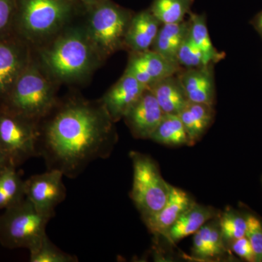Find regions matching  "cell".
<instances>
[{
	"label": "cell",
	"instance_id": "6da1fadb",
	"mask_svg": "<svg viewBox=\"0 0 262 262\" xmlns=\"http://www.w3.org/2000/svg\"><path fill=\"white\" fill-rule=\"evenodd\" d=\"M38 124L37 156L48 170L75 179L94 160L108 158L117 142L111 117L100 101L74 98L58 104Z\"/></svg>",
	"mask_w": 262,
	"mask_h": 262
},
{
	"label": "cell",
	"instance_id": "7a4b0ae2",
	"mask_svg": "<svg viewBox=\"0 0 262 262\" xmlns=\"http://www.w3.org/2000/svg\"><path fill=\"white\" fill-rule=\"evenodd\" d=\"M39 63L53 81L77 82L89 77L103 61L84 27L65 29L41 46Z\"/></svg>",
	"mask_w": 262,
	"mask_h": 262
},
{
	"label": "cell",
	"instance_id": "3957f363",
	"mask_svg": "<svg viewBox=\"0 0 262 262\" xmlns=\"http://www.w3.org/2000/svg\"><path fill=\"white\" fill-rule=\"evenodd\" d=\"M53 82L39 62L31 57L0 107L38 123L58 103Z\"/></svg>",
	"mask_w": 262,
	"mask_h": 262
},
{
	"label": "cell",
	"instance_id": "277c9868",
	"mask_svg": "<svg viewBox=\"0 0 262 262\" xmlns=\"http://www.w3.org/2000/svg\"><path fill=\"white\" fill-rule=\"evenodd\" d=\"M72 10L71 0H18L15 30L27 44L42 46L63 30Z\"/></svg>",
	"mask_w": 262,
	"mask_h": 262
},
{
	"label": "cell",
	"instance_id": "5b68a950",
	"mask_svg": "<svg viewBox=\"0 0 262 262\" xmlns=\"http://www.w3.org/2000/svg\"><path fill=\"white\" fill-rule=\"evenodd\" d=\"M133 15L129 10L110 0H100L92 7L84 29L101 59L123 49Z\"/></svg>",
	"mask_w": 262,
	"mask_h": 262
},
{
	"label": "cell",
	"instance_id": "8992f818",
	"mask_svg": "<svg viewBox=\"0 0 262 262\" xmlns=\"http://www.w3.org/2000/svg\"><path fill=\"white\" fill-rule=\"evenodd\" d=\"M50 220L25 198L0 214V244L10 249L29 250L46 235Z\"/></svg>",
	"mask_w": 262,
	"mask_h": 262
},
{
	"label": "cell",
	"instance_id": "52a82bcc",
	"mask_svg": "<svg viewBox=\"0 0 262 262\" xmlns=\"http://www.w3.org/2000/svg\"><path fill=\"white\" fill-rule=\"evenodd\" d=\"M134 168L130 198L142 218L160 211L168 201L170 184L165 182L156 163L149 157L132 151Z\"/></svg>",
	"mask_w": 262,
	"mask_h": 262
},
{
	"label": "cell",
	"instance_id": "ba28073f",
	"mask_svg": "<svg viewBox=\"0 0 262 262\" xmlns=\"http://www.w3.org/2000/svg\"><path fill=\"white\" fill-rule=\"evenodd\" d=\"M38 123L0 107V151L18 167L37 156Z\"/></svg>",
	"mask_w": 262,
	"mask_h": 262
},
{
	"label": "cell",
	"instance_id": "9c48e42d",
	"mask_svg": "<svg viewBox=\"0 0 262 262\" xmlns=\"http://www.w3.org/2000/svg\"><path fill=\"white\" fill-rule=\"evenodd\" d=\"M64 177L55 169L32 176L25 181V196L38 211L52 219L55 209L65 199Z\"/></svg>",
	"mask_w": 262,
	"mask_h": 262
},
{
	"label": "cell",
	"instance_id": "30bf717a",
	"mask_svg": "<svg viewBox=\"0 0 262 262\" xmlns=\"http://www.w3.org/2000/svg\"><path fill=\"white\" fill-rule=\"evenodd\" d=\"M31 57L28 44L23 39L0 37V104L10 94Z\"/></svg>",
	"mask_w": 262,
	"mask_h": 262
},
{
	"label": "cell",
	"instance_id": "8fae6325",
	"mask_svg": "<svg viewBox=\"0 0 262 262\" xmlns=\"http://www.w3.org/2000/svg\"><path fill=\"white\" fill-rule=\"evenodd\" d=\"M182 69L172 64L159 53L149 49L130 53L125 72L135 77L148 89L166 77L177 75Z\"/></svg>",
	"mask_w": 262,
	"mask_h": 262
},
{
	"label": "cell",
	"instance_id": "7c38bea8",
	"mask_svg": "<svg viewBox=\"0 0 262 262\" xmlns=\"http://www.w3.org/2000/svg\"><path fill=\"white\" fill-rule=\"evenodd\" d=\"M164 115L154 95L147 89L123 119L134 137L146 139H149Z\"/></svg>",
	"mask_w": 262,
	"mask_h": 262
},
{
	"label": "cell",
	"instance_id": "4fadbf2b",
	"mask_svg": "<svg viewBox=\"0 0 262 262\" xmlns=\"http://www.w3.org/2000/svg\"><path fill=\"white\" fill-rule=\"evenodd\" d=\"M147 88L132 75L124 72L120 80L106 93L100 102L114 122L123 118Z\"/></svg>",
	"mask_w": 262,
	"mask_h": 262
},
{
	"label": "cell",
	"instance_id": "5bb4252c",
	"mask_svg": "<svg viewBox=\"0 0 262 262\" xmlns=\"http://www.w3.org/2000/svg\"><path fill=\"white\" fill-rule=\"evenodd\" d=\"M214 63L182 69L177 74L189 101L213 106L215 97Z\"/></svg>",
	"mask_w": 262,
	"mask_h": 262
},
{
	"label": "cell",
	"instance_id": "9a60e30c",
	"mask_svg": "<svg viewBox=\"0 0 262 262\" xmlns=\"http://www.w3.org/2000/svg\"><path fill=\"white\" fill-rule=\"evenodd\" d=\"M194 203L187 192L170 185L168 199L163 208L155 214L143 220L151 233L166 237L170 227Z\"/></svg>",
	"mask_w": 262,
	"mask_h": 262
},
{
	"label": "cell",
	"instance_id": "2e32d148",
	"mask_svg": "<svg viewBox=\"0 0 262 262\" xmlns=\"http://www.w3.org/2000/svg\"><path fill=\"white\" fill-rule=\"evenodd\" d=\"M161 25L149 9L133 15L125 35L124 48L130 53L151 49Z\"/></svg>",
	"mask_w": 262,
	"mask_h": 262
},
{
	"label": "cell",
	"instance_id": "e0dca14e",
	"mask_svg": "<svg viewBox=\"0 0 262 262\" xmlns=\"http://www.w3.org/2000/svg\"><path fill=\"white\" fill-rule=\"evenodd\" d=\"M215 215L216 213L213 208L194 203L170 227L166 237L174 244L179 242L196 233L208 221L215 218Z\"/></svg>",
	"mask_w": 262,
	"mask_h": 262
},
{
	"label": "cell",
	"instance_id": "ac0fdd59",
	"mask_svg": "<svg viewBox=\"0 0 262 262\" xmlns=\"http://www.w3.org/2000/svg\"><path fill=\"white\" fill-rule=\"evenodd\" d=\"M148 89L165 114L179 115L189 101L177 75L166 77Z\"/></svg>",
	"mask_w": 262,
	"mask_h": 262
},
{
	"label": "cell",
	"instance_id": "d6986e66",
	"mask_svg": "<svg viewBox=\"0 0 262 262\" xmlns=\"http://www.w3.org/2000/svg\"><path fill=\"white\" fill-rule=\"evenodd\" d=\"M189 28V20L179 24H162L151 49L172 64L180 67L177 61V54Z\"/></svg>",
	"mask_w": 262,
	"mask_h": 262
},
{
	"label": "cell",
	"instance_id": "ffe728a7",
	"mask_svg": "<svg viewBox=\"0 0 262 262\" xmlns=\"http://www.w3.org/2000/svg\"><path fill=\"white\" fill-rule=\"evenodd\" d=\"M179 116L192 145L201 139L211 125L215 111L213 106L211 105L189 101Z\"/></svg>",
	"mask_w": 262,
	"mask_h": 262
},
{
	"label": "cell",
	"instance_id": "44dd1931",
	"mask_svg": "<svg viewBox=\"0 0 262 262\" xmlns=\"http://www.w3.org/2000/svg\"><path fill=\"white\" fill-rule=\"evenodd\" d=\"M149 139L167 146L191 145L189 136L179 115L165 114Z\"/></svg>",
	"mask_w": 262,
	"mask_h": 262
},
{
	"label": "cell",
	"instance_id": "7402d4cb",
	"mask_svg": "<svg viewBox=\"0 0 262 262\" xmlns=\"http://www.w3.org/2000/svg\"><path fill=\"white\" fill-rule=\"evenodd\" d=\"M13 165L0 173V211L16 204L26 198L25 181Z\"/></svg>",
	"mask_w": 262,
	"mask_h": 262
},
{
	"label": "cell",
	"instance_id": "603a6c76",
	"mask_svg": "<svg viewBox=\"0 0 262 262\" xmlns=\"http://www.w3.org/2000/svg\"><path fill=\"white\" fill-rule=\"evenodd\" d=\"M194 0H153L150 11L162 24H179L190 13Z\"/></svg>",
	"mask_w": 262,
	"mask_h": 262
},
{
	"label": "cell",
	"instance_id": "cb8c5ba5",
	"mask_svg": "<svg viewBox=\"0 0 262 262\" xmlns=\"http://www.w3.org/2000/svg\"><path fill=\"white\" fill-rule=\"evenodd\" d=\"M189 34L191 39L198 48L210 57L215 63L222 61L225 53L217 51L212 42L205 14L189 13Z\"/></svg>",
	"mask_w": 262,
	"mask_h": 262
},
{
	"label": "cell",
	"instance_id": "d4e9b609",
	"mask_svg": "<svg viewBox=\"0 0 262 262\" xmlns=\"http://www.w3.org/2000/svg\"><path fill=\"white\" fill-rule=\"evenodd\" d=\"M31 262H75L78 261L73 255L66 253L56 247L48 238L47 234L35 246L29 249Z\"/></svg>",
	"mask_w": 262,
	"mask_h": 262
},
{
	"label": "cell",
	"instance_id": "484cf974",
	"mask_svg": "<svg viewBox=\"0 0 262 262\" xmlns=\"http://www.w3.org/2000/svg\"><path fill=\"white\" fill-rule=\"evenodd\" d=\"M177 61L179 67L183 69L199 68L210 63L215 64L209 56L194 44L189 32L179 48Z\"/></svg>",
	"mask_w": 262,
	"mask_h": 262
},
{
	"label": "cell",
	"instance_id": "4316f807",
	"mask_svg": "<svg viewBox=\"0 0 262 262\" xmlns=\"http://www.w3.org/2000/svg\"><path fill=\"white\" fill-rule=\"evenodd\" d=\"M224 241H230L246 236L247 229L246 218L233 212H225L219 220Z\"/></svg>",
	"mask_w": 262,
	"mask_h": 262
},
{
	"label": "cell",
	"instance_id": "83f0119b",
	"mask_svg": "<svg viewBox=\"0 0 262 262\" xmlns=\"http://www.w3.org/2000/svg\"><path fill=\"white\" fill-rule=\"evenodd\" d=\"M198 232L201 234L205 242L211 247L215 257L223 254L225 248L219 221H214L206 225L205 224Z\"/></svg>",
	"mask_w": 262,
	"mask_h": 262
},
{
	"label": "cell",
	"instance_id": "f1b7e54d",
	"mask_svg": "<svg viewBox=\"0 0 262 262\" xmlns=\"http://www.w3.org/2000/svg\"><path fill=\"white\" fill-rule=\"evenodd\" d=\"M247 229L246 237L251 243L255 255V261H262V225L261 222L253 215L246 217Z\"/></svg>",
	"mask_w": 262,
	"mask_h": 262
},
{
	"label": "cell",
	"instance_id": "f546056e",
	"mask_svg": "<svg viewBox=\"0 0 262 262\" xmlns=\"http://www.w3.org/2000/svg\"><path fill=\"white\" fill-rule=\"evenodd\" d=\"M17 0H0V37L8 34L14 26Z\"/></svg>",
	"mask_w": 262,
	"mask_h": 262
},
{
	"label": "cell",
	"instance_id": "4dcf8cb0",
	"mask_svg": "<svg viewBox=\"0 0 262 262\" xmlns=\"http://www.w3.org/2000/svg\"><path fill=\"white\" fill-rule=\"evenodd\" d=\"M231 248L233 252L239 257L248 261H255V255L252 246L246 236L232 241Z\"/></svg>",
	"mask_w": 262,
	"mask_h": 262
},
{
	"label": "cell",
	"instance_id": "1f68e13d",
	"mask_svg": "<svg viewBox=\"0 0 262 262\" xmlns=\"http://www.w3.org/2000/svg\"><path fill=\"white\" fill-rule=\"evenodd\" d=\"M193 239L192 252L198 258H208L215 257L214 253L211 247L202 238L201 234L198 232L194 234Z\"/></svg>",
	"mask_w": 262,
	"mask_h": 262
},
{
	"label": "cell",
	"instance_id": "d6a6232c",
	"mask_svg": "<svg viewBox=\"0 0 262 262\" xmlns=\"http://www.w3.org/2000/svg\"><path fill=\"white\" fill-rule=\"evenodd\" d=\"M251 24L262 39V11L255 15L251 20Z\"/></svg>",
	"mask_w": 262,
	"mask_h": 262
},
{
	"label": "cell",
	"instance_id": "836d02e7",
	"mask_svg": "<svg viewBox=\"0 0 262 262\" xmlns=\"http://www.w3.org/2000/svg\"><path fill=\"white\" fill-rule=\"evenodd\" d=\"M12 165L10 160L1 151H0V173L8 165Z\"/></svg>",
	"mask_w": 262,
	"mask_h": 262
},
{
	"label": "cell",
	"instance_id": "e575fe53",
	"mask_svg": "<svg viewBox=\"0 0 262 262\" xmlns=\"http://www.w3.org/2000/svg\"><path fill=\"white\" fill-rule=\"evenodd\" d=\"M78 1L84 3L86 5H89V6L93 7L94 5L97 4L100 0H78Z\"/></svg>",
	"mask_w": 262,
	"mask_h": 262
}]
</instances>
